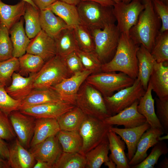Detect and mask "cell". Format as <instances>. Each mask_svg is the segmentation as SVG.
Listing matches in <instances>:
<instances>
[{
	"label": "cell",
	"mask_w": 168,
	"mask_h": 168,
	"mask_svg": "<svg viewBox=\"0 0 168 168\" xmlns=\"http://www.w3.org/2000/svg\"><path fill=\"white\" fill-rule=\"evenodd\" d=\"M75 52L80 58L85 69L92 74L101 72L102 63L94 51L85 52L77 49Z\"/></svg>",
	"instance_id": "40"
},
{
	"label": "cell",
	"mask_w": 168,
	"mask_h": 168,
	"mask_svg": "<svg viewBox=\"0 0 168 168\" xmlns=\"http://www.w3.org/2000/svg\"><path fill=\"white\" fill-rule=\"evenodd\" d=\"M167 5H168V0H160Z\"/></svg>",
	"instance_id": "60"
},
{
	"label": "cell",
	"mask_w": 168,
	"mask_h": 168,
	"mask_svg": "<svg viewBox=\"0 0 168 168\" xmlns=\"http://www.w3.org/2000/svg\"><path fill=\"white\" fill-rule=\"evenodd\" d=\"M18 59L21 70L31 74L37 73L45 63L40 56L26 53Z\"/></svg>",
	"instance_id": "39"
},
{
	"label": "cell",
	"mask_w": 168,
	"mask_h": 168,
	"mask_svg": "<svg viewBox=\"0 0 168 168\" xmlns=\"http://www.w3.org/2000/svg\"><path fill=\"white\" fill-rule=\"evenodd\" d=\"M151 53L157 63L168 61V31L159 32Z\"/></svg>",
	"instance_id": "38"
},
{
	"label": "cell",
	"mask_w": 168,
	"mask_h": 168,
	"mask_svg": "<svg viewBox=\"0 0 168 168\" xmlns=\"http://www.w3.org/2000/svg\"><path fill=\"white\" fill-rule=\"evenodd\" d=\"M86 116L79 107L76 106L71 110L60 116L57 120L61 130L78 132Z\"/></svg>",
	"instance_id": "32"
},
{
	"label": "cell",
	"mask_w": 168,
	"mask_h": 168,
	"mask_svg": "<svg viewBox=\"0 0 168 168\" xmlns=\"http://www.w3.org/2000/svg\"><path fill=\"white\" fill-rule=\"evenodd\" d=\"M151 127L146 122L139 126L129 128H121L113 127L110 129L119 135L125 142L128 149L127 157L131 159L136 152L138 143L143 133Z\"/></svg>",
	"instance_id": "19"
},
{
	"label": "cell",
	"mask_w": 168,
	"mask_h": 168,
	"mask_svg": "<svg viewBox=\"0 0 168 168\" xmlns=\"http://www.w3.org/2000/svg\"><path fill=\"white\" fill-rule=\"evenodd\" d=\"M138 60L137 78L140 81L146 91L149 78L156 62L151 52L142 45H140L137 53Z\"/></svg>",
	"instance_id": "23"
},
{
	"label": "cell",
	"mask_w": 168,
	"mask_h": 168,
	"mask_svg": "<svg viewBox=\"0 0 168 168\" xmlns=\"http://www.w3.org/2000/svg\"><path fill=\"white\" fill-rule=\"evenodd\" d=\"M40 10L49 8L54 2L58 0H31Z\"/></svg>",
	"instance_id": "49"
},
{
	"label": "cell",
	"mask_w": 168,
	"mask_h": 168,
	"mask_svg": "<svg viewBox=\"0 0 168 168\" xmlns=\"http://www.w3.org/2000/svg\"><path fill=\"white\" fill-rule=\"evenodd\" d=\"M144 6L137 22L130 29L129 35L136 44L142 45L150 52L159 32L161 21L155 12L152 0H141Z\"/></svg>",
	"instance_id": "2"
},
{
	"label": "cell",
	"mask_w": 168,
	"mask_h": 168,
	"mask_svg": "<svg viewBox=\"0 0 168 168\" xmlns=\"http://www.w3.org/2000/svg\"><path fill=\"white\" fill-rule=\"evenodd\" d=\"M75 106L74 104L70 102L63 100L35 105L19 111L23 114L32 116L35 119H57Z\"/></svg>",
	"instance_id": "12"
},
{
	"label": "cell",
	"mask_w": 168,
	"mask_h": 168,
	"mask_svg": "<svg viewBox=\"0 0 168 168\" xmlns=\"http://www.w3.org/2000/svg\"><path fill=\"white\" fill-rule=\"evenodd\" d=\"M8 161L12 168H32L35 163L32 154L21 145L17 138L9 146Z\"/></svg>",
	"instance_id": "22"
},
{
	"label": "cell",
	"mask_w": 168,
	"mask_h": 168,
	"mask_svg": "<svg viewBox=\"0 0 168 168\" xmlns=\"http://www.w3.org/2000/svg\"><path fill=\"white\" fill-rule=\"evenodd\" d=\"M86 1L95 2L106 7L112 6L114 3L111 0H81V1Z\"/></svg>",
	"instance_id": "51"
},
{
	"label": "cell",
	"mask_w": 168,
	"mask_h": 168,
	"mask_svg": "<svg viewBox=\"0 0 168 168\" xmlns=\"http://www.w3.org/2000/svg\"><path fill=\"white\" fill-rule=\"evenodd\" d=\"M76 41L79 49L85 52L95 50L94 38L91 30L82 24L73 28Z\"/></svg>",
	"instance_id": "37"
},
{
	"label": "cell",
	"mask_w": 168,
	"mask_h": 168,
	"mask_svg": "<svg viewBox=\"0 0 168 168\" xmlns=\"http://www.w3.org/2000/svg\"><path fill=\"white\" fill-rule=\"evenodd\" d=\"M63 100H65L53 87L33 89L21 100L19 110L40 104Z\"/></svg>",
	"instance_id": "18"
},
{
	"label": "cell",
	"mask_w": 168,
	"mask_h": 168,
	"mask_svg": "<svg viewBox=\"0 0 168 168\" xmlns=\"http://www.w3.org/2000/svg\"><path fill=\"white\" fill-rule=\"evenodd\" d=\"M151 85L148 82L147 87L144 94L139 100L137 106L138 112L144 116L152 128H162V126L156 114L154 107V99L152 95Z\"/></svg>",
	"instance_id": "25"
},
{
	"label": "cell",
	"mask_w": 168,
	"mask_h": 168,
	"mask_svg": "<svg viewBox=\"0 0 168 168\" xmlns=\"http://www.w3.org/2000/svg\"><path fill=\"white\" fill-rule=\"evenodd\" d=\"M145 91L140 81L137 78L131 86L122 89L110 96L104 97V98L112 116L139 100Z\"/></svg>",
	"instance_id": "9"
},
{
	"label": "cell",
	"mask_w": 168,
	"mask_h": 168,
	"mask_svg": "<svg viewBox=\"0 0 168 168\" xmlns=\"http://www.w3.org/2000/svg\"><path fill=\"white\" fill-rule=\"evenodd\" d=\"M91 74V71L85 69L64 79L52 87L64 100L75 105V98L80 87L87 77Z\"/></svg>",
	"instance_id": "16"
},
{
	"label": "cell",
	"mask_w": 168,
	"mask_h": 168,
	"mask_svg": "<svg viewBox=\"0 0 168 168\" xmlns=\"http://www.w3.org/2000/svg\"><path fill=\"white\" fill-rule=\"evenodd\" d=\"M8 117L19 142L26 148H29L34 132L36 119L19 110L11 112Z\"/></svg>",
	"instance_id": "11"
},
{
	"label": "cell",
	"mask_w": 168,
	"mask_h": 168,
	"mask_svg": "<svg viewBox=\"0 0 168 168\" xmlns=\"http://www.w3.org/2000/svg\"><path fill=\"white\" fill-rule=\"evenodd\" d=\"M26 53L40 56L45 62L56 55L55 39L41 30L30 40Z\"/></svg>",
	"instance_id": "14"
},
{
	"label": "cell",
	"mask_w": 168,
	"mask_h": 168,
	"mask_svg": "<svg viewBox=\"0 0 168 168\" xmlns=\"http://www.w3.org/2000/svg\"><path fill=\"white\" fill-rule=\"evenodd\" d=\"M49 8L69 27L73 28L81 23L77 6L58 0Z\"/></svg>",
	"instance_id": "30"
},
{
	"label": "cell",
	"mask_w": 168,
	"mask_h": 168,
	"mask_svg": "<svg viewBox=\"0 0 168 168\" xmlns=\"http://www.w3.org/2000/svg\"><path fill=\"white\" fill-rule=\"evenodd\" d=\"M64 58L68 69L72 76L85 69L75 51L71 53Z\"/></svg>",
	"instance_id": "48"
},
{
	"label": "cell",
	"mask_w": 168,
	"mask_h": 168,
	"mask_svg": "<svg viewBox=\"0 0 168 168\" xmlns=\"http://www.w3.org/2000/svg\"><path fill=\"white\" fill-rule=\"evenodd\" d=\"M16 137L8 115L0 110V138L4 140L11 141Z\"/></svg>",
	"instance_id": "45"
},
{
	"label": "cell",
	"mask_w": 168,
	"mask_h": 168,
	"mask_svg": "<svg viewBox=\"0 0 168 168\" xmlns=\"http://www.w3.org/2000/svg\"><path fill=\"white\" fill-rule=\"evenodd\" d=\"M139 100L116 114L108 117L103 121L106 124L122 125L125 128H132L142 125L147 122L145 117L137 109Z\"/></svg>",
	"instance_id": "15"
},
{
	"label": "cell",
	"mask_w": 168,
	"mask_h": 168,
	"mask_svg": "<svg viewBox=\"0 0 168 168\" xmlns=\"http://www.w3.org/2000/svg\"><path fill=\"white\" fill-rule=\"evenodd\" d=\"M60 130L56 119H36L35 130L30 147L34 146L51 136L56 135Z\"/></svg>",
	"instance_id": "26"
},
{
	"label": "cell",
	"mask_w": 168,
	"mask_h": 168,
	"mask_svg": "<svg viewBox=\"0 0 168 168\" xmlns=\"http://www.w3.org/2000/svg\"><path fill=\"white\" fill-rule=\"evenodd\" d=\"M135 80L122 72H101L90 74L86 81L99 91L103 97H106L131 86Z\"/></svg>",
	"instance_id": "6"
},
{
	"label": "cell",
	"mask_w": 168,
	"mask_h": 168,
	"mask_svg": "<svg viewBox=\"0 0 168 168\" xmlns=\"http://www.w3.org/2000/svg\"><path fill=\"white\" fill-rule=\"evenodd\" d=\"M139 46L129 35L121 33L114 56L110 61L102 64L101 72H119L136 79L138 75L137 53Z\"/></svg>",
	"instance_id": "1"
},
{
	"label": "cell",
	"mask_w": 168,
	"mask_h": 168,
	"mask_svg": "<svg viewBox=\"0 0 168 168\" xmlns=\"http://www.w3.org/2000/svg\"><path fill=\"white\" fill-rule=\"evenodd\" d=\"M24 21L22 16L9 31L13 47V57L18 58L26 53L31 40L25 32Z\"/></svg>",
	"instance_id": "27"
},
{
	"label": "cell",
	"mask_w": 168,
	"mask_h": 168,
	"mask_svg": "<svg viewBox=\"0 0 168 168\" xmlns=\"http://www.w3.org/2000/svg\"><path fill=\"white\" fill-rule=\"evenodd\" d=\"M11 166L8 161L0 155V168H9Z\"/></svg>",
	"instance_id": "53"
},
{
	"label": "cell",
	"mask_w": 168,
	"mask_h": 168,
	"mask_svg": "<svg viewBox=\"0 0 168 168\" xmlns=\"http://www.w3.org/2000/svg\"><path fill=\"white\" fill-rule=\"evenodd\" d=\"M144 8L141 0H132L127 3L122 1L114 3L113 12L121 33L129 35L130 29L136 24Z\"/></svg>",
	"instance_id": "10"
},
{
	"label": "cell",
	"mask_w": 168,
	"mask_h": 168,
	"mask_svg": "<svg viewBox=\"0 0 168 168\" xmlns=\"http://www.w3.org/2000/svg\"><path fill=\"white\" fill-rule=\"evenodd\" d=\"M19 68L18 58L12 57L0 62V83L6 86L15 72Z\"/></svg>",
	"instance_id": "42"
},
{
	"label": "cell",
	"mask_w": 168,
	"mask_h": 168,
	"mask_svg": "<svg viewBox=\"0 0 168 168\" xmlns=\"http://www.w3.org/2000/svg\"><path fill=\"white\" fill-rule=\"evenodd\" d=\"M164 133L162 128L150 127L143 133L138 143L134 155L129 161L130 167L137 165L146 158L148 149L159 141V137Z\"/></svg>",
	"instance_id": "17"
},
{
	"label": "cell",
	"mask_w": 168,
	"mask_h": 168,
	"mask_svg": "<svg viewBox=\"0 0 168 168\" xmlns=\"http://www.w3.org/2000/svg\"><path fill=\"white\" fill-rule=\"evenodd\" d=\"M81 23L90 30L102 29L116 21L113 6L106 7L91 1H81L77 6Z\"/></svg>",
	"instance_id": "4"
},
{
	"label": "cell",
	"mask_w": 168,
	"mask_h": 168,
	"mask_svg": "<svg viewBox=\"0 0 168 168\" xmlns=\"http://www.w3.org/2000/svg\"><path fill=\"white\" fill-rule=\"evenodd\" d=\"M9 31L7 28L0 22V62L13 57V47Z\"/></svg>",
	"instance_id": "41"
},
{
	"label": "cell",
	"mask_w": 168,
	"mask_h": 168,
	"mask_svg": "<svg viewBox=\"0 0 168 168\" xmlns=\"http://www.w3.org/2000/svg\"><path fill=\"white\" fill-rule=\"evenodd\" d=\"M5 86L0 83V110L8 115L13 111L19 110L21 101L11 96L7 92Z\"/></svg>",
	"instance_id": "43"
},
{
	"label": "cell",
	"mask_w": 168,
	"mask_h": 168,
	"mask_svg": "<svg viewBox=\"0 0 168 168\" xmlns=\"http://www.w3.org/2000/svg\"><path fill=\"white\" fill-rule=\"evenodd\" d=\"M75 105L86 115L102 120L111 116L102 94L86 81L77 92Z\"/></svg>",
	"instance_id": "3"
},
{
	"label": "cell",
	"mask_w": 168,
	"mask_h": 168,
	"mask_svg": "<svg viewBox=\"0 0 168 168\" xmlns=\"http://www.w3.org/2000/svg\"><path fill=\"white\" fill-rule=\"evenodd\" d=\"M71 76L65 58L56 55L45 62L36 73L33 89L52 87Z\"/></svg>",
	"instance_id": "5"
},
{
	"label": "cell",
	"mask_w": 168,
	"mask_h": 168,
	"mask_svg": "<svg viewBox=\"0 0 168 168\" xmlns=\"http://www.w3.org/2000/svg\"><path fill=\"white\" fill-rule=\"evenodd\" d=\"M109 155L117 168H129V160L125 152V143L121 138L110 129L107 133Z\"/></svg>",
	"instance_id": "24"
},
{
	"label": "cell",
	"mask_w": 168,
	"mask_h": 168,
	"mask_svg": "<svg viewBox=\"0 0 168 168\" xmlns=\"http://www.w3.org/2000/svg\"><path fill=\"white\" fill-rule=\"evenodd\" d=\"M132 0H121V1L125 3H128Z\"/></svg>",
	"instance_id": "59"
},
{
	"label": "cell",
	"mask_w": 168,
	"mask_h": 168,
	"mask_svg": "<svg viewBox=\"0 0 168 168\" xmlns=\"http://www.w3.org/2000/svg\"><path fill=\"white\" fill-rule=\"evenodd\" d=\"M152 1L154 9L161 21L160 32L168 31V5L160 0Z\"/></svg>",
	"instance_id": "46"
},
{
	"label": "cell",
	"mask_w": 168,
	"mask_h": 168,
	"mask_svg": "<svg viewBox=\"0 0 168 168\" xmlns=\"http://www.w3.org/2000/svg\"><path fill=\"white\" fill-rule=\"evenodd\" d=\"M109 142L107 138L85 155L86 168H100L109 159Z\"/></svg>",
	"instance_id": "33"
},
{
	"label": "cell",
	"mask_w": 168,
	"mask_h": 168,
	"mask_svg": "<svg viewBox=\"0 0 168 168\" xmlns=\"http://www.w3.org/2000/svg\"><path fill=\"white\" fill-rule=\"evenodd\" d=\"M90 30L94 38V52L102 63H105L115 54L121 33L115 23Z\"/></svg>",
	"instance_id": "7"
},
{
	"label": "cell",
	"mask_w": 168,
	"mask_h": 168,
	"mask_svg": "<svg viewBox=\"0 0 168 168\" xmlns=\"http://www.w3.org/2000/svg\"><path fill=\"white\" fill-rule=\"evenodd\" d=\"M156 116L164 131L167 134L168 133V98L161 99L156 97Z\"/></svg>",
	"instance_id": "44"
},
{
	"label": "cell",
	"mask_w": 168,
	"mask_h": 168,
	"mask_svg": "<svg viewBox=\"0 0 168 168\" xmlns=\"http://www.w3.org/2000/svg\"><path fill=\"white\" fill-rule=\"evenodd\" d=\"M114 3H117L121 2V0H111Z\"/></svg>",
	"instance_id": "61"
},
{
	"label": "cell",
	"mask_w": 168,
	"mask_h": 168,
	"mask_svg": "<svg viewBox=\"0 0 168 168\" xmlns=\"http://www.w3.org/2000/svg\"><path fill=\"white\" fill-rule=\"evenodd\" d=\"M22 1H23L25 2H26L27 3H29L34 6L35 7L37 8V7L34 4V3L31 0H21Z\"/></svg>",
	"instance_id": "58"
},
{
	"label": "cell",
	"mask_w": 168,
	"mask_h": 168,
	"mask_svg": "<svg viewBox=\"0 0 168 168\" xmlns=\"http://www.w3.org/2000/svg\"><path fill=\"white\" fill-rule=\"evenodd\" d=\"M158 167L162 168H168V159L165 157L159 164Z\"/></svg>",
	"instance_id": "55"
},
{
	"label": "cell",
	"mask_w": 168,
	"mask_h": 168,
	"mask_svg": "<svg viewBox=\"0 0 168 168\" xmlns=\"http://www.w3.org/2000/svg\"><path fill=\"white\" fill-rule=\"evenodd\" d=\"M9 146L4 140L0 138V155L7 160L9 158Z\"/></svg>",
	"instance_id": "50"
},
{
	"label": "cell",
	"mask_w": 168,
	"mask_h": 168,
	"mask_svg": "<svg viewBox=\"0 0 168 168\" xmlns=\"http://www.w3.org/2000/svg\"><path fill=\"white\" fill-rule=\"evenodd\" d=\"M56 136L63 152H79L82 145V139L79 132L60 130Z\"/></svg>",
	"instance_id": "34"
},
{
	"label": "cell",
	"mask_w": 168,
	"mask_h": 168,
	"mask_svg": "<svg viewBox=\"0 0 168 168\" xmlns=\"http://www.w3.org/2000/svg\"><path fill=\"white\" fill-rule=\"evenodd\" d=\"M104 163L105 165L107 166L109 168H116V165L115 164L112 160L110 156H109V158L108 160Z\"/></svg>",
	"instance_id": "54"
},
{
	"label": "cell",
	"mask_w": 168,
	"mask_h": 168,
	"mask_svg": "<svg viewBox=\"0 0 168 168\" xmlns=\"http://www.w3.org/2000/svg\"><path fill=\"white\" fill-rule=\"evenodd\" d=\"M40 13L41 30L54 39L62 30L69 27L49 8L40 10Z\"/></svg>",
	"instance_id": "28"
},
{
	"label": "cell",
	"mask_w": 168,
	"mask_h": 168,
	"mask_svg": "<svg viewBox=\"0 0 168 168\" xmlns=\"http://www.w3.org/2000/svg\"><path fill=\"white\" fill-rule=\"evenodd\" d=\"M26 2L21 0L14 5H8L0 0V22L9 30L24 15Z\"/></svg>",
	"instance_id": "29"
},
{
	"label": "cell",
	"mask_w": 168,
	"mask_h": 168,
	"mask_svg": "<svg viewBox=\"0 0 168 168\" xmlns=\"http://www.w3.org/2000/svg\"><path fill=\"white\" fill-rule=\"evenodd\" d=\"M30 152L35 160L46 162L52 168L63 150L55 135L51 136L31 147Z\"/></svg>",
	"instance_id": "13"
},
{
	"label": "cell",
	"mask_w": 168,
	"mask_h": 168,
	"mask_svg": "<svg viewBox=\"0 0 168 168\" xmlns=\"http://www.w3.org/2000/svg\"><path fill=\"white\" fill-rule=\"evenodd\" d=\"M86 164L85 155L79 152L63 151L52 168H85Z\"/></svg>",
	"instance_id": "36"
},
{
	"label": "cell",
	"mask_w": 168,
	"mask_h": 168,
	"mask_svg": "<svg viewBox=\"0 0 168 168\" xmlns=\"http://www.w3.org/2000/svg\"><path fill=\"white\" fill-rule=\"evenodd\" d=\"M153 146L150 154L142 161L154 167L155 165L157 164L160 156L167 153L168 149L167 144L163 141H159Z\"/></svg>",
	"instance_id": "47"
},
{
	"label": "cell",
	"mask_w": 168,
	"mask_h": 168,
	"mask_svg": "<svg viewBox=\"0 0 168 168\" xmlns=\"http://www.w3.org/2000/svg\"><path fill=\"white\" fill-rule=\"evenodd\" d=\"M40 12V10L38 8L26 3L23 17L25 23V32L30 39L34 38L41 30Z\"/></svg>",
	"instance_id": "35"
},
{
	"label": "cell",
	"mask_w": 168,
	"mask_h": 168,
	"mask_svg": "<svg viewBox=\"0 0 168 168\" xmlns=\"http://www.w3.org/2000/svg\"><path fill=\"white\" fill-rule=\"evenodd\" d=\"M36 73L24 77L19 73L14 72L12 77V82L5 87L7 92L15 99L22 100L33 89V82Z\"/></svg>",
	"instance_id": "21"
},
{
	"label": "cell",
	"mask_w": 168,
	"mask_h": 168,
	"mask_svg": "<svg viewBox=\"0 0 168 168\" xmlns=\"http://www.w3.org/2000/svg\"><path fill=\"white\" fill-rule=\"evenodd\" d=\"M149 82L152 91L161 99L168 98V66L164 63L156 62Z\"/></svg>",
	"instance_id": "20"
},
{
	"label": "cell",
	"mask_w": 168,
	"mask_h": 168,
	"mask_svg": "<svg viewBox=\"0 0 168 168\" xmlns=\"http://www.w3.org/2000/svg\"><path fill=\"white\" fill-rule=\"evenodd\" d=\"M168 134H167L166 135H164L163 136H161L159 138V141H162L164 140L167 139L168 138Z\"/></svg>",
	"instance_id": "57"
},
{
	"label": "cell",
	"mask_w": 168,
	"mask_h": 168,
	"mask_svg": "<svg viewBox=\"0 0 168 168\" xmlns=\"http://www.w3.org/2000/svg\"><path fill=\"white\" fill-rule=\"evenodd\" d=\"M67 3L77 6L81 0H60Z\"/></svg>",
	"instance_id": "56"
},
{
	"label": "cell",
	"mask_w": 168,
	"mask_h": 168,
	"mask_svg": "<svg viewBox=\"0 0 168 168\" xmlns=\"http://www.w3.org/2000/svg\"><path fill=\"white\" fill-rule=\"evenodd\" d=\"M112 125L102 120L87 115L79 130L82 139L79 153L85 155L107 138V133Z\"/></svg>",
	"instance_id": "8"
},
{
	"label": "cell",
	"mask_w": 168,
	"mask_h": 168,
	"mask_svg": "<svg viewBox=\"0 0 168 168\" xmlns=\"http://www.w3.org/2000/svg\"><path fill=\"white\" fill-rule=\"evenodd\" d=\"M33 168H51V167L46 162L41 160H37Z\"/></svg>",
	"instance_id": "52"
},
{
	"label": "cell",
	"mask_w": 168,
	"mask_h": 168,
	"mask_svg": "<svg viewBox=\"0 0 168 168\" xmlns=\"http://www.w3.org/2000/svg\"><path fill=\"white\" fill-rule=\"evenodd\" d=\"M73 28L68 27L63 30L54 39L56 44V55L65 58L78 49Z\"/></svg>",
	"instance_id": "31"
}]
</instances>
